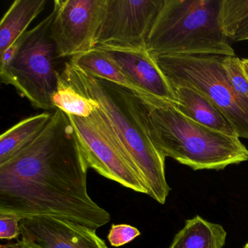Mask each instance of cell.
I'll list each match as a JSON object with an SVG mask.
<instances>
[{
    "label": "cell",
    "instance_id": "14",
    "mask_svg": "<svg viewBox=\"0 0 248 248\" xmlns=\"http://www.w3.org/2000/svg\"><path fill=\"white\" fill-rule=\"evenodd\" d=\"M226 236L223 226L196 216L186 220L168 248H223Z\"/></svg>",
    "mask_w": 248,
    "mask_h": 248
},
{
    "label": "cell",
    "instance_id": "20",
    "mask_svg": "<svg viewBox=\"0 0 248 248\" xmlns=\"http://www.w3.org/2000/svg\"><path fill=\"white\" fill-rule=\"evenodd\" d=\"M141 234L140 231L128 224H112L108 234L111 246L119 248L130 243Z\"/></svg>",
    "mask_w": 248,
    "mask_h": 248
},
{
    "label": "cell",
    "instance_id": "19",
    "mask_svg": "<svg viewBox=\"0 0 248 248\" xmlns=\"http://www.w3.org/2000/svg\"><path fill=\"white\" fill-rule=\"evenodd\" d=\"M222 66L231 85L238 93L248 99V77L242 60L236 56H224Z\"/></svg>",
    "mask_w": 248,
    "mask_h": 248
},
{
    "label": "cell",
    "instance_id": "12",
    "mask_svg": "<svg viewBox=\"0 0 248 248\" xmlns=\"http://www.w3.org/2000/svg\"><path fill=\"white\" fill-rule=\"evenodd\" d=\"M175 107L191 120L228 136H237L226 116L202 93L186 85L172 87ZM238 137V136H237Z\"/></svg>",
    "mask_w": 248,
    "mask_h": 248
},
{
    "label": "cell",
    "instance_id": "22",
    "mask_svg": "<svg viewBox=\"0 0 248 248\" xmlns=\"http://www.w3.org/2000/svg\"><path fill=\"white\" fill-rule=\"evenodd\" d=\"M0 248H43L37 244L21 238L16 242L1 245Z\"/></svg>",
    "mask_w": 248,
    "mask_h": 248
},
{
    "label": "cell",
    "instance_id": "9",
    "mask_svg": "<svg viewBox=\"0 0 248 248\" xmlns=\"http://www.w3.org/2000/svg\"><path fill=\"white\" fill-rule=\"evenodd\" d=\"M68 116L90 168L123 186L148 195L147 187L140 175L89 119Z\"/></svg>",
    "mask_w": 248,
    "mask_h": 248
},
{
    "label": "cell",
    "instance_id": "15",
    "mask_svg": "<svg viewBox=\"0 0 248 248\" xmlns=\"http://www.w3.org/2000/svg\"><path fill=\"white\" fill-rule=\"evenodd\" d=\"M69 62L78 65L95 78L127 88L142 98L151 97L127 78L112 61L95 47L86 53L73 56Z\"/></svg>",
    "mask_w": 248,
    "mask_h": 248
},
{
    "label": "cell",
    "instance_id": "7",
    "mask_svg": "<svg viewBox=\"0 0 248 248\" xmlns=\"http://www.w3.org/2000/svg\"><path fill=\"white\" fill-rule=\"evenodd\" d=\"M164 0H105L95 47L146 50Z\"/></svg>",
    "mask_w": 248,
    "mask_h": 248
},
{
    "label": "cell",
    "instance_id": "3",
    "mask_svg": "<svg viewBox=\"0 0 248 248\" xmlns=\"http://www.w3.org/2000/svg\"><path fill=\"white\" fill-rule=\"evenodd\" d=\"M139 97L148 133L165 158L194 170H220L248 160V149L237 136L223 134L191 120L172 103Z\"/></svg>",
    "mask_w": 248,
    "mask_h": 248
},
{
    "label": "cell",
    "instance_id": "10",
    "mask_svg": "<svg viewBox=\"0 0 248 248\" xmlns=\"http://www.w3.org/2000/svg\"><path fill=\"white\" fill-rule=\"evenodd\" d=\"M20 229L21 238L43 248H108L95 230L57 217L24 219Z\"/></svg>",
    "mask_w": 248,
    "mask_h": 248
},
{
    "label": "cell",
    "instance_id": "16",
    "mask_svg": "<svg viewBox=\"0 0 248 248\" xmlns=\"http://www.w3.org/2000/svg\"><path fill=\"white\" fill-rule=\"evenodd\" d=\"M53 113L43 112L27 117L2 133L0 137V164L32 142L44 130Z\"/></svg>",
    "mask_w": 248,
    "mask_h": 248
},
{
    "label": "cell",
    "instance_id": "18",
    "mask_svg": "<svg viewBox=\"0 0 248 248\" xmlns=\"http://www.w3.org/2000/svg\"><path fill=\"white\" fill-rule=\"evenodd\" d=\"M220 23L229 40H248V0H221Z\"/></svg>",
    "mask_w": 248,
    "mask_h": 248
},
{
    "label": "cell",
    "instance_id": "13",
    "mask_svg": "<svg viewBox=\"0 0 248 248\" xmlns=\"http://www.w3.org/2000/svg\"><path fill=\"white\" fill-rule=\"evenodd\" d=\"M46 0H16L0 23V56H2L43 11Z\"/></svg>",
    "mask_w": 248,
    "mask_h": 248
},
{
    "label": "cell",
    "instance_id": "2",
    "mask_svg": "<svg viewBox=\"0 0 248 248\" xmlns=\"http://www.w3.org/2000/svg\"><path fill=\"white\" fill-rule=\"evenodd\" d=\"M61 74L78 93L98 103L100 108L88 119L140 175L148 195L165 204L171 190L165 175V157L148 133L139 97L127 88L95 78L70 62L65 63Z\"/></svg>",
    "mask_w": 248,
    "mask_h": 248
},
{
    "label": "cell",
    "instance_id": "11",
    "mask_svg": "<svg viewBox=\"0 0 248 248\" xmlns=\"http://www.w3.org/2000/svg\"><path fill=\"white\" fill-rule=\"evenodd\" d=\"M145 93L177 104L173 88L155 58L146 50L96 47Z\"/></svg>",
    "mask_w": 248,
    "mask_h": 248
},
{
    "label": "cell",
    "instance_id": "1",
    "mask_svg": "<svg viewBox=\"0 0 248 248\" xmlns=\"http://www.w3.org/2000/svg\"><path fill=\"white\" fill-rule=\"evenodd\" d=\"M89 168L69 116L56 108L32 142L0 164V214L50 216L97 230L111 214L88 194Z\"/></svg>",
    "mask_w": 248,
    "mask_h": 248
},
{
    "label": "cell",
    "instance_id": "5",
    "mask_svg": "<svg viewBox=\"0 0 248 248\" xmlns=\"http://www.w3.org/2000/svg\"><path fill=\"white\" fill-rule=\"evenodd\" d=\"M53 18V11L0 56L1 82L12 85L33 107L43 110L54 108L51 100L59 73L56 45L50 37Z\"/></svg>",
    "mask_w": 248,
    "mask_h": 248
},
{
    "label": "cell",
    "instance_id": "23",
    "mask_svg": "<svg viewBox=\"0 0 248 248\" xmlns=\"http://www.w3.org/2000/svg\"><path fill=\"white\" fill-rule=\"evenodd\" d=\"M242 63H243L245 72H246L247 75L248 77V59H242Z\"/></svg>",
    "mask_w": 248,
    "mask_h": 248
},
{
    "label": "cell",
    "instance_id": "17",
    "mask_svg": "<svg viewBox=\"0 0 248 248\" xmlns=\"http://www.w3.org/2000/svg\"><path fill=\"white\" fill-rule=\"evenodd\" d=\"M51 101L54 108L62 110L67 115L82 118H88L100 108L97 101L84 96L71 86L60 72L58 76L57 88Z\"/></svg>",
    "mask_w": 248,
    "mask_h": 248
},
{
    "label": "cell",
    "instance_id": "6",
    "mask_svg": "<svg viewBox=\"0 0 248 248\" xmlns=\"http://www.w3.org/2000/svg\"><path fill=\"white\" fill-rule=\"evenodd\" d=\"M219 55L155 58L171 86L186 85L208 97L230 122L239 139H248V99L238 93L223 72Z\"/></svg>",
    "mask_w": 248,
    "mask_h": 248
},
{
    "label": "cell",
    "instance_id": "21",
    "mask_svg": "<svg viewBox=\"0 0 248 248\" xmlns=\"http://www.w3.org/2000/svg\"><path fill=\"white\" fill-rule=\"evenodd\" d=\"M20 221L16 216L0 214V239L11 240L21 236Z\"/></svg>",
    "mask_w": 248,
    "mask_h": 248
},
{
    "label": "cell",
    "instance_id": "4",
    "mask_svg": "<svg viewBox=\"0 0 248 248\" xmlns=\"http://www.w3.org/2000/svg\"><path fill=\"white\" fill-rule=\"evenodd\" d=\"M221 0H164L146 50L162 56H236L220 23Z\"/></svg>",
    "mask_w": 248,
    "mask_h": 248
},
{
    "label": "cell",
    "instance_id": "8",
    "mask_svg": "<svg viewBox=\"0 0 248 248\" xmlns=\"http://www.w3.org/2000/svg\"><path fill=\"white\" fill-rule=\"evenodd\" d=\"M105 0H56L50 37L58 59L73 57L95 48Z\"/></svg>",
    "mask_w": 248,
    "mask_h": 248
},
{
    "label": "cell",
    "instance_id": "24",
    "mask_svg": "<svg viewBox=\"0 0 248 248\" xmlns=\"http://www.w3.org/2000/svg\"><path fill=\"white\" fill-rule=\"evenodd\" d=\"M243 248H248V242H247L246 244H245V246H244Z\"/></svg>",
    "mask_w": 248,
    "mask_h": 248
}]
</instances>
